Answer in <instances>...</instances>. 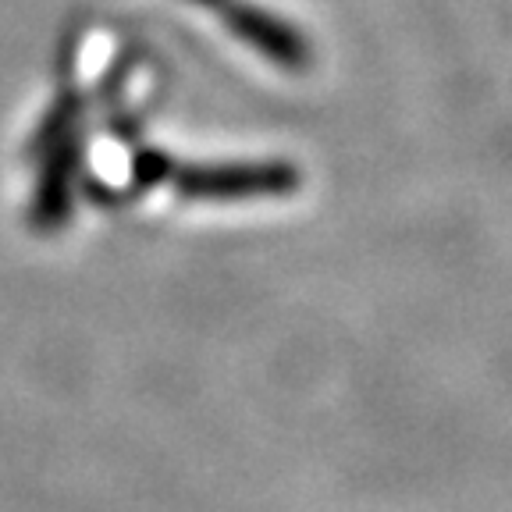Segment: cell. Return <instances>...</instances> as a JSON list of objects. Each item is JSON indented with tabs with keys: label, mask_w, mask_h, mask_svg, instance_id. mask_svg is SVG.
I'll list each match as a JSON object with an SVG mask.
<instances>
[{
	"label": "cell",
	"mask_w": 512,
	"mask_h": 512,
	"mask_svg": "<svg viewBox=\"0 0 512 512\" xmlns=\"http://www.w3.org/2000/svg\"><path fill=\"white\" fill-rule=\"evenodd\" d=\"M168 182L185 200L239 203L256 196H288L296 192L303 175L288 160H210V164H185L171 157Z\"/></svg>",
	"instance_id": "1"
},
{
	"label": "cell",
	"mask_w": 512,
	"mask_h": 512,
	"mask_svg": "<svg viewBox=\"0 0 512 512\" xmlns=\"http://www.w3.org/2000/svg\"><path fill=\"white\" fill-rule=\"evenodd\" d=\"M43 153V171L40 182H36V196H32V228L40 232H57L68 214H72V189H75V175H79L82 164V143L79 132L68 128L64 136H57L54 143Z\"/></svg>",
	"instance_id": "3"
},
{
	"label": "cell",
	"mask_w": 512,
	"mask_h": 512,
	"mask_svg": "<svg viewBox=\"0 0 512 512\" xmlns=\"http://www.w3.org/2000/svg\"><path fill=\"white\" fill-rule=\"evenodd\" d=\"M189 4L207 8L210 15L221 18L224 29L232 32L235 40L256 50L274 68H285V72L310 68V43L303 40V32L296 25L278 18L274 11L249 4V0H189Z\"/></svg>",
	"instance_id": "2"
}]
</instances>
